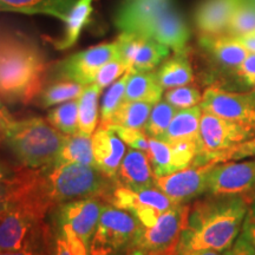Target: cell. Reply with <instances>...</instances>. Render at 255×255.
<instances>
[{
  "label": "cell",
  "instance_id": "19",
  "mask_svg": "<svg viewBox=\"0 0 255 255\" xmlns=\"http://www.w3.org/2000/svg\"><path fill=\"white\" fill-rule=\"evenodd\" d=\"M155 175L148 155L141 150L130 149L124 155L117 173V181L133 190L154 186Z\"/></svg>",
  "mask_w": 255,
  "mask_h": 255
},
{
  "label": "cell",
  "instance_id": "27",
  "mask_svg": "<svg viewBox=\"0 0 255 255\" xmlns=\"http://www.w3.org/2000/svg\"><path fill=\"white\" fill-rule=\"evenodd\" d=\"M152 107L154 104L146 103V102L124 101L108 127L122 126L135 128V129H144Z\"/></svg>",
  "mask_w": 255,
  "mask_h": 255
},
{
  "label": "cell",
  "instance_id": "4",
  "mask_svg": "<svg viewBox=\"0 0 255 255\" xmlns=\"http://www.w3.org/2000/svg\"><path fill=\"white\" fill-rule=\"evenodd\" d=\"M4 141L21 165L43 169L55 164L66 139L55 127L40 117L13 121L2 129Z\"/></svg>",
  "mask_w": 255,
  "mask_h": 255
},
{
  "label": "cell",
  "instance_id": "20",
  "mask_svg": "<svg viewBox=\"0 0 255 255\" xmlns=\"http://www.w3.org/2000/svg\"><path fill=\"white\" fill-rule=\"evenodd\" d=\"M77 0H0V11L45 14L65 23Z\"/></svg>",
  "mask_w": 255,
  "mask_h": 255
},
{
  "label": "cell",
  "instance_id": "12",
  "mask_svg": "<svg viewBox=\"0 0 255 255\" xmlns=\"http://www.w3.org/2000/svg\"><path fill=\"white\" fill-rule=\"evenodd\" d=\"M215 162L206 164H190L175 173L155 176L154 186L164 193L176 205L191 201L207 193L208 176Z\"/></svg>",
  "mask_w": 255,
  "mask_h": 255
},
{
  "label": "cell",
  "instance_id": "42",
  "mask_svg": "<svg viewBox=\"0 0 255 255\" xmlns=\"http://www.w3.org/2000/svg\"><path fill=\"white\" fill-rule=\"evenodd\" d=\"M228 255H255V248L240 234L233 247L227 252Z\"/></svg>",
  "mask_w": 255,
  "mask_h": 255
},
{
  "label": "cell",
  "instance_id": "45",
  "mask_svg": "<svg viewBox=\"0 0 255 255\" xmlns=\"http://www.w3.org/2000/svg\"><path fill=\"white\" fill-rule=\"evenodd\" d=\"M13 121L14 119L12 117V115L8 113L7 108L5 107L4 103H2V101L0 100V127L4 129V128L9 126Z\"/></svg>",
  "mask_w": 255,
  "mask_h": 255
},
{
  "label": "cell",
  "instance_id": "3",
  "mask_svg": "<svg viewBox=\"0 0 255 255\" xmlns=\"http://www.w3.org/2000/svg\"><path fill=\"white\" fill-rule=\"evenodd\" d=\"M115 24L121 32L151 38L175 53H187L190 31L174 0H123Z\"/></svg>",
  "mask_w": 255,
  "mask_h": 255
},
{
  "label": "cell",
  "instance_id": "23",
  "mask_svg": "<svg viewBox=\"0 0 255 255\" xmlns=\"http://www.w3.org/2000/svg\"><path fill=\"white\" fill-rule=\"evenodd\" d=\"M163 88L156 77V72H130L126 88V101L146 102L156 104L161 101Z\"/></svg>",
  "mask_w": 255,
  "mask_h": 255
},
{
  "label": "cell",
  "instance_id": "43",
  "mask_svg": "<svg viewBox=\"0 0 255 255\" xmlns=\"http://www.w3.org/2000/svg\"><path fill=\"white\" fill-rule=\"evenodd\" d=\"M19 167H14V165H9L4 161H0V184L6 182V181L9 180L15 171L18 170Z\"/></svg>",
  "mask_w": 255,
  "mask_h": 255
},
{
  "label": "cell",
  "instance_id": "9",
  "mask_svg": "<svg viewBox=\"0 0 255 255\" xmlns=\"http://www.w3.org/2000/svg\"><path fill=\"white\" fill-rule=\"evenodd\" d=\"M108 202L131 213L143 227L154 226L159 216L176 205L155 186L133 190L122 184H117Z\"/></svg>",
  "mask_w": 255,
  "mask_h": 255
},
{
  "label": "cell",
  "instance_id": "40",
  "mask_svg": "<svg viewBox=\"0 0 255 255\" xmlns=\"http://www.w3.org/2000/svg\"><path fill=\"white\" fill-rule=\"evenodd\" d=\"M237 78L244 83L245 87L255 85V53H250L242 62L237 71Z\"/></svg>",
  "mask_w": 255,
  "mask_h": 255
},
{
  "label": "cell",
  "instance_id": "10",
  "mask_svg": "<svg viewBox=\"0 0 255 255\" xmlns=\"http://www.w3.org/2000/svg\"><path fill=\"white\" fill-rule=\"evenodd\" d=\"M120 58L116 41L89 47L69 56L56 66V76L60 81H70L82 85L95 82L97 72L104 64Z\"/></svg>",
  "mask_w": 255,
  "mask_h": 255
},
{
  "label": "cell",
  "instance_id": "29",
  "mask_svg": "<svg viewBox=\"0 0 255 255\" xmlns=\"http://www.w3.org/2000/svg\"><path fill=\"white\" fill-rule=\"evenodd\" d=\"M148 157L150 159L155 176H164V175L180 170L173 148L168 142L162 141V139L149 137Z\"/></svg>",
  "mask_w": 255,
  "mask_h": 255
},
{
  "label": "cell",
  "instance_id": "49",
  "mask_svg": "<svg viewBox=\"0 0 255 255\" xmlns=\"http://www.w3.org/2000/svg\"><path fill=\"white\" fill-rule=\"evenodd\" d=\"M2 139H4V133H2V128L0 127V142H1Z\"/></svg>",
  "mask_w": 255,
  "mask_h": 255
},
{
  "label": "cell",
  "instance_id": "21",
  "mask_svg": "<svg viewBox=\"0 0 255 255\" xmlns=\"http://www.w3.org/2000/svg\"><path fill=\"white\" fill-rule=\"evenodd\" d=\"M202 109L200 105L178 110L169 124L167 131L159 139L168 143L178 141H199L200 121Z\"/></svg>",
  "mask_w": 255,
  "mask_h": 255
},
{
  "label": "cell",
  "instance_id": "17",
  "mask_svg": "<svg viewBox=\"0 0 255 255\" xmlns=\"http://www.w3.org/2000/svg\"><path fill=\"white\" fill-rule=\"evenodd\" d=\"M92 150L96 168L117 181V173L126 155V143L109 128L100 126L92 133Z\"/></svg>",
  "mask_w": 255,
  "mask_h": 255
},
{
  "label": "cell",
  "instance_id": "14",
  "mask_svg": "<svg viewBox=\"0 0 255 255\" xmlns=\"http://www.w3.org/2000/svg\"><path fill=\"white\" fill-rule=\"evenodd\" d=\"M116 43L120 58L131 73L152 71L170 53V49L157 40L135 33L122 32Z\"/></svg>",
  "mask_w": 255,
  "mask_h": 255
},
{
  "label": "cell",
  "instance_id": "6",
  "mask_svg": "<svg viewBox=\"0 0 255 255\" xmlns=\"http://www.w3.org/2000/svg\"><path fill=\"white\" fill-rule=\"evenodd\" d=\"M189 213V205H175L159 216L154 226H142L130 251L143 255H176Z\"/></svg>",
  "mask_w": 255,
  "mask_h": 255
},
{
  "label": "cell",
  "instance_id": "30",
  "mask_svg": "<svg viewBox=\"0 0 255 255\" xmlns=\"http://www.w3.org/2000/svg\"><path fill=\"white\" fill-rule=\"evenodd\" d=\"M84 85L70 81H59L43 89L40 92V104L43 108L55 107L57 104L78 100L84 90Z\"/></svg>",
  "mask_w": 255,
  "mask_h": 255
},
{
  "label": "cell",
  "instance_id": "8",
  "mask_svg": "<svg viewBox=\"0 0 255 255\" xmlns=\"http://www.w3.org/2000/svg\"><path fill=\"white\" fill-rule=\"evenodd\" d=\"M254 136L255 128L232 122L202 111L199 132V154L193 163L206 164L215 162L216 157L222 152Z\"/></svg>",
  "mask_w": 255,
  "mask_h": 255
},
{
  "label": "cell",
  "instance_id": "44",
  "mask_svg": "<svg viewBox=\"0 0 255 255\" xmlns=\"http://www.w3.org/2000/svg\"><path fill=\"white\" fill-rule=\"evenodd\" d=\"M239 43H241L251 53H255V32L245 34V36L234 37Z\"/></svg>",
  "mask_w": 255,
  "mask_h": 255
},
{
  "label": "cell",
  "instance_id": "38",
  "mask_svg": "<svg viewBox=\"0 0 255 255\" xmlns=\"http://www.w3.org/2000/svg\"><path fill=\"white\" fill-rule=\"evenodd\" d=\"M250 157L255 158V136L222 152L221 155L216 157L215 162L220 163V162L227 161H240V159H246Z\"/></svg>",
  "mask_w": 255,
  "mask_h": 255
},
{
  "label": "cell",
  "instance_id": "13",
  "mask_svg": "<svg viewBox=\"0 0 255 255\" xmlns=\"http://www.w3.org/2000/svg\"><path fill=\"white\" fill-rule=\"evenodd\" d=\"M255 193V158L216 163L208 176V195Z\"/></svg>",
  "mask_w": 255,
  "mask_h": 255
},
{
  "label": "cell",
  "instance_id": "11",
  "mask_svg": "<svg viewBox=\"0 0 255 255\" xmlns=\"http://www.w3.org/2000/svg\"><path fill=\"white\" fill-rule=\"evenodd\" d=\"M200 107L221 119L255 128V97L251 92H232L218 87L206 89Z\"/></svg>",
  "mask_w": 255,
  "mask_h": 255
},
{
  "label": "cell",
  "instance_id": "2",
  "mask_svg": "<svg viewBox=\"0 0 255 255\" xmlns=\"http://www.w3.org/2000/svg\"><path fill=\"white\" fill-rule=\"evenodd\" d=\"M47 64L33 39L0 26V100L28 104L43 91Z\"/></svg>",
  "mask_w": 255,
  "mask_h": 255
},
{
  "label": "cell",
  "instance_id": "39",
  "mask_svg": "<svg viewBox=\"0 0 255 255\" xmlns=\"http://www.w3.org/2000/svg\"><path fill=\"white\" fill-rule=\"evenodd\" d=\"M241 235L255 248V193L252 195L247 214L242 223Z\"/></svg>",
  "mask_w": 255,
  "mask_h": 255
},
{
  "label": "cell",
  "instance_id": "28",
  "mask_svg": "<svg viewBox=\"0 0 255 255\" xmlns=\"http://www.w3.org/2000/svg\"><path fill=\"white\" fill-rule=\"evenodd\" d=\"M49 255H90L89 247L66 226L58 225L52 234Z\"/></svg>",
  "mask_w": 255,
  "mask_h": 255
},
{
  "label": "cell",
  "instance_id": "31",
  "mask_svg": "<svg viewBox=\"0 0 255 255\" xmlns=\"http://www.w3.org/2000/svg\"><path fill=\"white\" fill-rule=\"evenodd\" d=\"M47 122L64 135H72L78 131V100L59 104L50 110Z\"/></svg>",
  "mask_w": 255,
  "mask_h": 255
},
{
  "label": "cell",
  "instance_id": "24",
  "mask_svg": "<svg viewBox=\"0 0 255 255\" xmlns=\"http://www.w3.org/2000/svg\"><path fill=\"white\" fill-rule=\"evenodd\" d=\"M63 163L95 165L92 137L81 131L72 133V135H66L65 142L55 162V164Z\"/></svg>",
  "mask_w": 255,
  "mask_h": 255
},
{
  "label": "cell",
  "instance_id": "46",
  "mask_svg": "<svg viewBox=\"0 0 255 255\" xmlns=\"http://www.w3.org/2000/svg\"><path fill=\"white\" fill-rule=\"evenodd\" d=\"M7 181L0 184V216H1L2 212H4V208L6 206V201H7V193H8Z\"/></svg>",
  "mask_w": 255,
  "mask_h": 255
},
{
  "label": "cell",
  "instance_id": "16",
  "mask_svg": "<svg viewBox=\"0 0 255 255\" xmlns=\"http://www.w3.org/2000/svg\"><path fill=\"white\" fill-rule=\"evenodd\" d=\"M200 45L212 57L213 62L223 73L237 77V71L242 62L250 55V51L228 34L208 36L201 34Z\"/></svg>",
  "mask_w": 255,
  "mask_h": 255
},
{
  "label": "cell",
  "instance_id": "41",
  "mask_svg": "<svg viewBox=\"0 0 255 255\" xmlns=\"http://www.w3.org/2000/svg\"><path fill=\"white\" fill-rule=\"evenodd\" d=\"M51 238H52V232L44 240L37 242L30 247L15 252H0V255H49Z\"/></svg>",
  "mask_w": 255,
  "mask_h": 255
},
{
  "label": "cell",
  "instance_id": "1",
  "mask_svg": "<svg viewBox=\"0 0 255 255\" xmlns=\"http://www.w3.org/2000/svg\"><path fill=\"white\" fill-rule=\"evenodd\" d=\"M252 195H209L194 202L177 253L228 252L241 232Z\"/></svg>",
  "mask_w": 255,
  "mask_h": 255
},
{
  "label": "cell",
  "instance_id": "35",
  "mask_svg": "<svg viewBox=\"0 0 255 255\" xmlns=\"http://www.w3.org/2000/svg\"><path fill=\"white\" fill-rule=\"evenodd\" d=\"M164 100L176 109L182 110L199 105L202 101V95L197 88L184 85V87L169 89L165 92Z\"/></svg>",
  "mask_w": 255,
  "mask_h": 255
},
{
  "label": "cell",
  "instance_id": "26",
  "mask_svg": "<svg viewBox=\"0 0 255 255\" xmlns=\"http://www.w3.org/2000/svg\"><path fill=\"white\" fill-rule=\"evenodd\" d=\"M102 89L96 83L85 85L78 97V131L91 136L98 122V100Z\"/></svg>",
  "mask_w": 255,
  "mask_h": 255
},
{
  "label": "cell",
  "instance_id": "48",
  "mask_svg": "<svg viewBox=\"0 0 255 255\" xmlns=\"http://www.w3.org/2000/svg\"><path fill=\"white\" fill-rule=\"evenodd\" d=\"M127 255H143V254L139 253V252H137V251H131L130 253H128Z\"/></svg>",
  "mask_w": 255,
  "mask_h": 255
},
{
  "label": "cell",
  "instance_id": "47",
  "mask_svg": "<svg viewBox=\"0 0 255 255\" xmlns=\"http://www.w3.org/2000/svg\"><path fill=\"white\" fill-rule=\"evenodd\" d=\"M176 255H228L226 253H220L214 251H196V252H184V253H177Z\"/></svg>",
  "mask_w": 255,
  "mask_h": 255
},
{
  "label": "cell",
  "instance_id": "33",
  "mask_svg": "<svg viewBox=\"0 0 255 255\" xmlns=\"http://www.w3.org/2000/svg\"><path fill=\"white\" fill-rule=\"evenodd\" d=\"M255 32V2L242 0L231 19L227 33L232 37H240Z\"/></svg>",
  "mask_w": 255,
  "mask_h": 255
},
{
  "label": "cell",
  "instance_id": "34",
  "mask_svg": "<svg viewBox=\"0 0 255 255\" xmlns=\"http://www.w3.org/2000/svg\"><path fill=\"white\" fill-rule=\"evenodd\" d=\"M176 113V108H174L173 105L165 101H159L158 103L154 104L148 122L144 127L145 132L154 138H161L167 131L169 124H170Z\"/></svg>",
  "mask_w": 255,
  "mask_h": 255
},
{
  "label": "cell",
  "instance_id": "15",
  "mask_svg": "<svg viewBox=\"0 0 255 255\" xmlns=\"http://www.w3.org/2000/svg\"><path fill=\"white\" fill-rule=\"evenodd\" d=\"M103 206L104 200L101 197H85L69 201L60 205L57 223L69 227L89 247L100 221Z\"/></svg>",
  "mask_w": 255,
  "mask_h": 255
},
{
  "label": "cell",
  "instance_id": "22",
  "mask_svg": "<svg viewBox=\"0 0 255 255\" xmlns=\"http://www.w3.org/2000/svg\"><path fill=\"white\" fill-rule=\"evenodd\" d=\"M156 77L163 89H174L189 85L194 82V72L187 53H175L162 64Z\"/></svg>",
  "mask_w": 255,
  "mask_h": 255
},
{
  "label": "cell",
  "instance_id": "51",
  "mask_svg": "<svg viewBox=\"0 0 255 255\" xmlns=\"http://www.w3.org/2000/svg\"><path fill=\"white\" fill-rule=\"evenodd\" d=\"M253 1H254V2H255V0H253Z\"/></svg>",
  "mask_w": 255,
  "mask_h": 255
},
{
  "label": "cell",
  "instance_id": "32",
  "mask_svg": "<svg viewBox=\"0 0 255 255\" xmlns=\"http://www.w3.org/2000/svg\"><path fill=\"white\" fill-rule=\"evenodd\" d=\"M130 71H127L120 79H117L111 87L108 89L102 100L101 105V126L108 127L113 120L114 115L126 101V88L129 79Z\"/></svg>",
  "mask_w": 255,
  "mask_h": 255
},
{
  "label": "cell",
  "instance_id": "25",
  "mask_svg": "<svg viewBox=\"0 0 255 255\" xmlns=\"http://www.w3.org/2000/svg\"><path fill=\"white\" fill-rule=\"evenodd\" d=\"M94 0H77L65 21V33L62 39L56 40L55 46L58 50H68L77 43L83 28L90 21L94 11Z\"/></svg>",
  "mask_w": 255,
  "mask_h": 255
},
{
  "label": "cell",
  "instance_id": "36",
  "mask_svg": "<svg viewBox=\"0 0 255 255\" xmlns=\"http://www.w3.org/2000/svg\"><path fill=\"white\" fill-rule=\"evenodd\" d=\"M105 128V127H104ZM113 130L120 136L122 141L130 146V148L141 150L148 155L149 152V137L144 129H135V128H128L122 126H110L107 127Z\"/></svg>",
  "mask_w": 255,
  "mask_h": 255
},
{
  "label": "cell",
  "instance_id": "7",
  "mask_svg": "<svg viewBox=\"0 0 255 255\" xmlns=\"http://www.w3.org/2000/svg\"><path fill=\"white\" fill-rule=\"evenodd\" d=\"M141 228V222L131 213L113 205H104L91 238L89 253L90 255H119L122 251L131 248Z\"/></svg>",
  "mask_w": 255,
  "mask_h": 255
},
{
  "label": "cell",
  "instance_id": "18",
  "mask_svg": "<svg viewBox=\"0 0 255 255\" xmlns=\"http://www.w3.org/2000/svg\"><path fill=\"white\" fill-rule=\"evenodd\" d=\"M242 0H205L195 12V24L201 34H226L235 9Z\"/></svg>",
  "mask_w": 255,
  "mask_h": 255
},
{
  "label": "cell",
  "instance_id": "37",
  "mask_svg": "<svg viewBox=\"0 0 255 255\" xmlns=\"http://www.w3.org/2000/svg\"><path fill=\"white\" fill-rule=\"evenodd\" d=\"M127 71L128 68L123 60L121 58H115L102 66L100 71L97 72L94 83H96L101 89H104L114 84Z\"/></svg>",
  "mask_w": 255,
  "mask_h": 255
},
{
  "label": "cell",
  "instance_id": "5",
  "mask_svg": "<svg viewBox=\"0 0 255 255\" xmlns=\"http://www.w3.org/2000/svg\"><path fill=\"white\" fill-rule=\"evenodd\" d=\"M45 183L55 206L85 197H101L108 202L113 190L120 184L95 165L79 163L51 165L49 174H45Z\"/></svg>",
  "mask_w": 255,
  "mask_h": 255
},
{
  "label": "cell",
  "instance_id": "50",
  "mask_svg": "<svg viewBox=\"0 0 255 255\" xmlns=\"http://www.w3.org/2000/svg\"><path fill=\"white\" fill-rule=\"evenodd\" d=\"M252 94H253V95H254V97H255V85H254V89H253V90H252Z\"/></svg>",
  "mask_w": 255,
  "mask_h": 255
}]
</instances>
